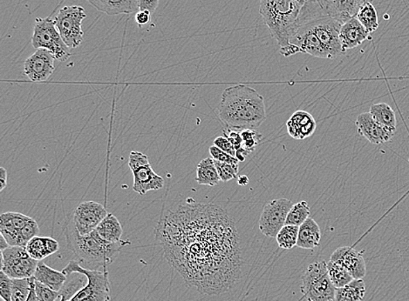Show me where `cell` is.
Here are the masks:
<instances>
[{
	"mask_svg": "<svg viewBox=\"0 0 409 301\" xmlns=\"http://www.w3.org/2000/svg\"><path fill=\"white\" fill-rule=\"evenodd\" d=\"M156 238L167 261L200 293L220 295L240 282V238L236 225L221 207L182 205L160 220Z\"/></svg>",
	"mask_w": 409,
	"mask_h": 301,
	"instance_id": "cell-1",
	"label": "cell"
},
{
	"mask_svg": "<svg viewBox=\"0 0 409 301\" xmlns=\"http://www.w3.org/2000/svg\"><path fill=\"white\" fill-rule=\"evenodd\" d=\"M218 117L227 129H257L267 118L263 96L245 85L228 87L222 94Z\"/></svg>",
	"mask_w": 409,
	"mask_h": 301,
	"instance_id": "cell-2",
	"label": "cell"
},
{
	"mask_svg": "<svg viewBox=\"0 0 409 301\" xmlns=\"http://www.w3.org/2000/svg\"><path fill=\"white\" fill-rule=\"evenodd\" d=\"M63 232L67 248L76 256L77 261L83 268L90 270L107 268L108 265L115 261L122 248L131 245L128 241L118 243L106 241L97 230L81 235L71 214H68L65 221Z\"/></svg>",
	"mask_w": 409,
	"mask_h": 301,
	"instance_id": "cell-3",
	"label": "cell"
},
{
	"mask_svg": "<svg viewBox=\"0 0 409 301\" xmlns=\"http://www.w3.org/2000/svg\"><path fill=\"white\" fill-rule=\"evenodd\" d=\"M304 0H261L259 12L281 48L287 46L299 28Z\"/></svg>",
	"mask_w": 409,
	"mask_h": 301,
	"instance_id": "cell-4",
	"label": "cell"
},
{
	"mask_svg": "<svg viewBox=\"0 0 409 301\" xmlns=\"http://www.w3.org/2000/svg\"><path fill=\"white\" fill-rule=\"evenodd\" d=\"M335 286L331 282L327 263H312L302 277L301 293L308 301H335Z\"/></svg>",
	"mask_w": 409,
	"mask_h": 301,
	"instance_id": "cell-5",
	"label": "cell"
},
{
	"mask_svg": "<svg viewBox=\"0 0 409 301\" xmlns=\"http://www.w3.org/2000/svg\"><path fill=\"white\" fill-rule=\"evenodd\" d=\"M32 44L35 49H45L60 62H65L71 57L70 48L65 44L56 22L49 18H38L34 24Z\"/></svg>",
	"mask_w": 409,
	"mask_h": 301,
	"instance_id": "cell-6",
	"label": "cell"
},
{
	"mask_svg": "<svg viewBox=\"0 0 409 301\" xmlns=\"http://www.w3.org/2000/svg\"><path fill=\"white\" fill-rule=\"evenodd\" d=\"M63 273L79 272L87 276V283L68 301H110V286L107 271L83 268L77 261H71Z\"/></svg>",
	"mask_w": 409,
	"mask_h": 301,
	"instance_id": "cell-7",
	"label": "cell"
},
{
	"mask_svg": "<svg viewBox=\"0 0 409 301\" xmlns=\"http://www.w3.org/2000/svg\"><path fill=\"white\" fill-rule=\"evenodd\" d=\"M86 18L85 9L78 6H65L56 17V28L70 49H76L83 43L84 33L81 26Z\"/></svg>",
	"mask_w": 409,
	"mask_h": 301,
	"instance_id": "cell-8",
	"label": "cell"
},
{
	"mask_svg": "<svg viewBox=\"0 0 409 301\" xmlns=\"http://www.w3.org/2000/svg\"><path fill=\"white\" fill-rule=\"evenodd\" d=\"M306 25L308 26L309 28L318 37L324 50H325L327 59L333 60L345 54L346 52L343 50L340 39L342 22L331 18V17L325 16L313 19Z\"/></svg>",
	"mask_w": 409,
	"mask_h": 301,
	"instance_id": "cell-9",
	"label": "cell"
},
{
	"mask_svg": "<svg viewBox=\"0 0 409 301\" xmlns=\"http://www.w3.org/2000/svg\"><path fill=\"white\" fill-rule=\"evenodd\" d=\"M38 264L25 246H9L1 251V272L11 279L32 278Z\"/></svg>",
	"mask_w": 409,
	"mask_h": 301,
	"instance_id": "cell-10",
	"label": "cell"
},
{
	"mask_svg": "<svg viewBox=\"0 0 409 301\" xmlns=\"http://www.w3.org/2000/svg\"><path fill=\"white\" fill-rule=\"evenodd\" d=\"M293 205L288 198H278L265 204L259 218V230L262 234L267 237H277L278 232L285 225L286 218Z\"/></svg>",
	"mask_w": 409,
	"mask_h": 301,
	"instance_id": "cell-11",
	"label": "cell"
},
{
	"mask_svg": "<svg viewBox=\"0 0 409 301\" xmlns=\"http://www.w3.org/2000/svg\"><path fill=\"white\" fill-rule=\"evenodd\" d=\"M108 214L101 204L94 201H85L71 214L74 224L81 235L90 234L97 230L99 224Z\"/></svg>",
	"mask_w": 409,
	"mask_h": 301,
	"instance_id": "cell-12",
	"label": "cell"
},
{
	"mask_svg": "<svg viewBox=\"0 0 409 301\" xmlns=\"http://www.w3.org/2000/svg\"><path fill=\"white\" fill-rule=\"evenodd\" d=\"M54 57L45 49H38L26 60L24 71L27 78L33 82L47 81L52 76L54 67Z\"/></svg>",
	"mask_w": 409,
	"mask_h": 301,
	"instance_id": "cell-13",
	"label": "cell"
},
{
	"mask_svg": "<svg viewBox=\"0 0 409 301\" xmlns=\"http://www.w3.org/2000/svg\"><path fill=\"white\" fill-rule=\"evenodd\" d=\"M330 261L342 266L350 273L353 279L362 280L367 275V266L363 257V251H357L350 246H342L333 252Z\"/></svg>",
	"mask_w": 409,
	"mask_h": 301,
	"instance_id": "cell-14",
	"label": "cell"
},
{
	"mask_svg": "<svg viewBox=\"0 0 409 301\" xmlns=\"http://www.w3.org/2000/svg\"><path fill=\"white\" fill-rule=\"evenodd\" d=\"M326 16L343 24L356 17L360 9L373 0H318Z\"/></svg>",
	"mask_w": 409,
	"mask_h": 301,
	"instance_id": "cell-15",
	"label": "cell"
},
{
	"mask_svg": "<svg viewBox=\"0 0 409 301\" xmlns=\"http://www.w3.org/2000/svg\"><path fill=\"white\" fill-rule=\"evenodd\" d=\"M356 125L360 135L374 145L390 141L397 132L379 124L370 112H363L358 116Z\"/></svg>",
	"mask_w": 409,
	"mask_h": 301,
	"instance_id": "cell-16",
	"label": "cell"
},
{
	"mask_svg": "<svg viewBox=\"0 0 409 301\" xmlns=\"http://www.w3.org/2000/svg\"><path fill=\"white\" fill-rule=\"evenodd\" d=\"M32 218L19 213L2 214L0 216V234L4 236L10 246H18V238L22 228Z\"/></svg>",
	"mask_w": 409,
	"mask_h": 301,
	"instance_id": "cell-17",
	"label": "cell"
},
{
	"mask_svg": "<svg viewBox=\"0 0 409 301\" xmlns=\"http://www.w3.org/2000/svg\"><path fill=\"white\" fill-rule=\"evenodd\" d=\"M289 135L294 139H305L311 137L317 128L316 121L306 111H297L286 122Z\"/></svg>",
	"mask_w": 409,
	"mask_h": 301,
	"instance_id": "cell-18",
	"label": "cell"
},
{
	"mask_svg": "<svg viewBox=\"0 0 409 301\" xmlns=\"http://www.w3.org/2000/svg\"><path fill=\"white\" fill-rule=\"evenodd\" d=\"M343 50L353 49L366 40H371L370 33L361 25L356 17L344 23L340 33Z\"/></svg>",
	"mask_w": 409,
	"mask_h": 301,
	"instance_id": "cell-19",
	"label": "cell"
},
{
	"mask_svg": "<svg viewBox=\"0 0 409 301\" xmlns=\"http://www.w3.org/2000/svg\"><path fill=\"white\" fill-rule=\"evenodd\" d=\"M134 176L133 190L140 195H144L151 191L162 189L165 186V180L156 174L151 164L132 172Z\"/></svg>",
	"mask_w": 409,
	"mask_h": 301,
	"instance_id": "cell-20",
	"label": "cell"
},
{
	"mask_svg": "<svg viewBox=\"0 0 409 301\" xmlns=\"http://www.w3.org/2000/svg\"><path fill=\"white\" fill-rule=\"evenodd\" d=\"M98 11L108 16L139 12L138 0H87Z\"/></svg>",
	"mask_w": 409,
	"mask_h": 301,
	"instance_id": "cell-21",
	"label": "cell"
},
{
	"mask_svg": "<svg viewBox=\"0 0 409 301\" xmlns=\"http://www.w3.org/2000/svg\"><path fill=\"white\" fill-rule=\"evenodd\" d=\"M31 257L36 261H42L50 255L56 254L60 249L59 242L51 237L36 236L31 239L26 246Z\"/></svg>",
	"mask_w": 409,
	"mask_h": 301,
	"instance_id": "cell-22",
	"label": "cell"
},
{
	"mask_svg": "<svg viewBox=\"0 0 409 301\" xmlns=\"http://www.w3.org/2000/svg\"><path fill=\"white\" fill-rule=\"evenodd\" d=\"M322 230L319 225L312 218H308L299 229L297 246L302 249L313 250L320 244Z\"/></svg>",
	"mask_w": 409,
	"mask_h": 301,
	"instance_id": "cell-23",
	"label": "cell"
},
{
	"mask_svg": "<svg viewBox=\"0 0 409 301\" xmlns=\"http://www.w3.org/2000/svg\"><path fill=\"white\" fill-rule=\"evenodd\" d=\"M34 279L43 285L50 287L51 289L60 292L65 282H67V277L63 272L57 271L56 269L49 268L45 263L39 261Z\"/></svg>",
	"mask_w": 409,
	"mask_h": 301,
	"instance_id": "cell-24",
	"label": "cell"
},
{
	"mask_svg": "<svg viewBox=\"0 0 409 301\" xmlns=\"http://www.w3.org/2000/svg\"><path fill=\"white\" fill-rule=\"evenodd\" d=\"M97 231L106 241L118 243L122 241L124 234L122 227L118 218L112 214H108L104 220L99 224Z\"/></svg>",
	"mask_w": 409,
	"mask_h": 301,
	"instance_id": "cell-25",
	"label": "cell"
},
{
	"mask_svg": "<svg viewBox=\"0 0 409 301\" xmlns=\"http://www.w3.org/2000/svg\"><path fill=\"white\" fill-rule=\"evenodd\" d=\"M197 182L201 186H217L220 182L219 174H218L213 158H206L197 165Z\"/></svg>",
	"mask_w": 409,
	"mask_h": 301,
	"instance_id": "cell-26",
	"label": "cell"
},
{
	"mask_svg": "<svg viewBox=\"0 0 409 301\" xmlns=\"http://www.w3.org/2000/svg\"><path fill=\"white\" fill-rule=\"evenodd\" d=\"M67 275V282L60 291V301H68L87 285V278L84 273L79 272L64 273Z\"/></svg>",
	"mask_w": 409,
	"mask_h": 301,
	"instance_id": "cell-27",
	"label": "cell"
},
{
	"mask_svg": "<svg viewBox=\"0 0 409 301\" xmlns=\"http://www.w3.org/2000/svg\"><path fill=\"white\" fill-rule=\"evenodd\" d=\"M366 294V284L363 280L354 279L345 286L337 289L335 301H362Z\"/></svg>",
	"mask_w": 409,
	"mask_h": 301,
	"instance_id": "cell-28",
	"label": "cell"
},
{
	"mask_svg": "<svg viewBox=\"0 0 409 301\" xmlns=\"http://www.w3.org/2000/svg\"><path fill=\"white\" fill-rule=\"evenodd\" d=\"M369 112L379 124L392 131L397 132V116L390 105L387 103L373 105L370 108Z\"/></svg>",
	"mask_w": 409,
	"mask_h": 301,
	"instance_id": "cell-29",
	"label": "cell"
},
{
	"mask_svg": "<svg viewBox=\"0 0 409 301\" xmlns=\"http://www.w3.org/2000/svg\"><path fill=\"white\" fill-rule=\"evenodd\" d=\"M356 18L370 34L376 32L379 27L377 11L373 3L365 4L357 13Z\"/></svg>",
	"mask_w": 409,
	"mask_h": 301,
	"instance_id": "cell-30",
	"label": "cell"
},
{
	"mask_svg": "<svg viewBox=\"0 0 409 301\" xmlns=\"http://www.w3.org/2000/svg\"><path fill=\"white\" fill-rule=\"evenodd\" d=\"M327 271L330 280L336 289L345 286L354 280L346 268L335 262H327Z\"/></svg>",
	"mask_w": 409,
	"mask_h": 301,
	"instance_id": "cell-31",
	"label": "cell"
},
{
	"mask_svg": "<svg viewBox=\"0 0 409 301\" xmlns=\"http://www.w3.org/2000/svg\"><path fill=\"white\" fill-rule=\"evenodd\" d=\"M299 229V227H296V225H284L276 237L279 248L291 250L294 248L298 242Z\"/></svg>",
	"mask_w": 409,
	"mask_h": 301,
	"instance_id": "cell-32",
	"label": "cell"
},
{
	"mask_svg": "<svg viewBox=\"0 0 409 301\" xmlns=\"http://www.w3.org/2000/svg\"><path fill=\"white\" fill-rule=\"evenodd\" d=\"M310 214H311V209H310L309 205L306 201H301V203L294 204L289 212L285 225L301 227L308 220Z\"/></svg>",
	"mask_w": 409,
	"mask_h": 301,
	"instance_id": "cell-33",
	"label": "cell"
},
{
	"mask_svg": "<svg viewBox=\"0 0 409 301\" xmlns=\"http://www.w3.org/2000/svg\"><path fill=\"white\" fill-rule=\"evenodd\" d=\"M32 278L12 279V301H26L32 287Z\"/></svg>",
	"mask_w": 409,
	"mask_h": 301,
	"instance_id": "cell-34",
	"label": "cell"
},
{
	"mask_svg": "<svg viewBox=\"0 0 409 301\" xmlns=\"http://www.w3.org/2000/svg\"><path fill=\"white\" fill-rule=\"evenodd\" d=\"M40 227L37 222L32 218L20 231L18 238V246H26L31 239L39 236Z\"/></svg>",
	"mask_w": 409,
	"mask_h": 301,
	"instance_id": "cell-35",
	"label": "cell"
},
{
	"mask_svg": "<svg viewBox=\"0 0 409 301\" xmlns=\"http://www.w3.org/2000/svg\"><path fill=\"white\" fill-rule=\"evenodd\" d=\"M242 138H243L244 148L251 153L256 149L259 144L263 139V135L256 131L254 129H247L241 131Z\"/></svg>",
	"mask_w": 409,
	"mask_h": 301,
	"instance_id": "cell-36",
	"label": "cell"
},
{
	"mask_svg": "<svg viewBox=\"0 0 409 301\" xmlns=\"http://www.w3.org/2000/svg\"><path fill=\"white\" fill-rule=\"evenodd\" d=\"M214 162L222 182L226 183L228 181L237 179L238 166L231 165V164L217 162L215 160Z\"/></svg>",
	"mask_w": 409,
	"mask_h": 301,
	"instance_id": "cell-37",
	"label": "cell"
},
{
	"mask_svg": "<svg viewBox=\"0 0 409 301\" xmlns=\"http://www.w3.org/2000/svg\"><path fill=\"white\" fill-rule=\"evenodd\" d=\"M35 292L40 301H56L60 298V293L51 289L35 280Z\"/></svg>",
	"mask_w": 409,
	"mask_h": 301,
	"instance_id": "cell-38",
	"label": "cell"
},
{
	"mask_svg": "<svg viewBox=\"0 0 409 301\" xmlns=\"http://www.w3.org/2000/svg\"><path fill=\"white\" fill-rule=\"evenodd\" d=\"M209 150L211 157H212L215 160H217V162L231 164V165L235 166H238V165H240V162H238L236 157L228 155L227 153L224 152L223 150L218 148L216 146H210Z\"/></svg>",
	"mask_w": 409,
	"mask_h": 301,
	"instance_id": "cell-39",
	"label": "cell"
},
{
	"mask_svg": "<svg viewBox=\"0 0 409 301\" xmlns=\"http://www.w3.org/2000/svg\"><path fill=\"white\" fill-rule=\"evenodd\" d=\"M148 156L143 155L142 153L138 150H132L129 155L128 166L129 169L134 172V171L142 169L143 166L149 165Z\"/></svg>",
	"mask_w": 409,
	"mask_h": 301,
	"instance_id": "cell-40",
	"label": "cell"
},
{
	"mask_svg": "<svg viewBox=\"0 0 409 301\" xmlns=\"http://www.w3.org/2000/svg\"><path fill=\"white\" fill-rule=\"evenodd\" d=\"M0 295L6 301H12V279L3 272L0 273Z\"/></svg>",
	"mask_w": 409,
	"mask_h": 301,
	"instance_id": "cell-41",
	"label": "cell"
},
{
	"mask_svg": "<svg viewBox=\"0 0 409 301\" xmlns=\"http://www.w3.org/2000/svg\"><path fill=\"white\" fill-rule=\"evenodd\" d=\"M214 146L218 147L221 150H223L224 152L228 153L233 157H236V149L233 146V144L231 143L230 140L224 136L217 137V139L214 140Z\"/></svg>",
	"mask_w": 409,
	"mask_h": 301,
	"instance_id": "cell-42",
	"label": "cell"
},
{
	"mask_svg": "<svg viewBox=\"0 0 409 301\" xmlns=\"http://www.w3.org/2000/svg\"><path fill=\"white\" fill-rule=\"evenodd\" d=\"M159 2L160 0H138L139 11H148L154 15Z\"/></svg>",
	"mask_w": 409,
	"mask_h": 301,
	"instance_id": "cell-43",
	"label": "cell"
},
{
	"mask_svg": "<svg viewBox=\"0 0 409 301\" xmlns=\"http://www.w3.org/2000/svg\"><path fill=\"white\" fill-rule=\"evenodd\" d=\"M229 130V133H228V135H226V138L230 140L231 144H233L236 150L241 148V147L243 146L244 143L241 132L237 131V130Z\"/></svg>",
	"mask_w": 409,
	"mask_h": 301,
	"instance_id": "cell-44",
	"label": "cell"
},
{
	"mask_svg": "<svg viewBox=\"0 0 409 301\" xmlns=\"http://www.w3.org/2000/svg\"><path fill=\"white\" fill-rule=\"evenodd\" d=\"M151 13L148 11H139L135 15V22L139 27L146 26L151 19Z\"/></svg>",
	"mask_w": 409,
	"mask_h": 301,
	"instance_id": "cell-45",
	"label": "cell"
},
{
	"mask_svg": "<svg viewBox=\"0 0 409 301\" xmlns=\"http://www.w3.org/2000/svg\"><path fill=\"white\" fill-rule=\"evenodd\" d=\"M8 187V171L4 167L0 169V191H3Z\"/></svg>",
	"mask_w": 409,
	"mask_h": 301,
	"instance_id": "cell-46",
	"label": "cell"
},
{
	"mask_svg": "<svg viewBox=\"0 0 409 301\" xmlns=\"http://www.w3.org/2000/svg\"><path fill=\"white\" fill-rule=\"evenodd\" d=\"M250 155V152L247 149L244 148L243 146L241 148L236 150V158L240 162H244L247 157Z\"/></svg>",
	"mask_w": 409,
	"mask_h": 301,
	"instance_id": "cell-47",
	"label": "cell"
},
{
	"mask_svg": "<svg viewBox=\"0 0 409 301\" xmlns=\"http://www.w3.org/2000/svg\"><path fill=\"white\" fill-rule=\"evenodd\" d=\"M26 301H40L35 292V279H34V277L32 278V287H31L30 293Z\"/></svg>",
	"mask_w": 409,
	"mask_h": 301,
	"instance_id": "cell-48",
	"label": "cell"
},
{
	"mask_svg": "<svg viewBox=\"0 0 409 301\" xmlns=\"http://www.w3.org/2000/svg\"><path fill=\"white\" fill-rule=\"evenodd\" d=\"M249 181L250 180H249V178L247 175H241L240 177H237V183L241 187L247 186V184H249Z\"/></svg>",
	"mask_w": 409,
	"mask_h": 301,
	"instance_id": "cell-49",
	"label": "cell"
},
{
	"mask_svg": "<svg viewBox=\"0 0 409 301\" xmlns=\"http://www.w3.org/2000/svg\"><path fill=\"white\" fill-rule=\"evenodd\" d=\"M9 246H10L8 241H6L4 236L0 234V250H1V251H4V250L8 248Z\"/></svg>",
	"mask_w": 409,
	"mask_h": 301,
	"instance_id": "cell-50",
	"label": "cell"
},
{
	"mask_svg": "<svg viewBox=\"0 0 409 301\" xmlns=\"http://www.w3.org/2000/svg\"><path fill=\"white\" fill-rule=\"evenodd\" d=\"M304 1L308 2V1H311V0H304ZM317 1H318V0H317Z\"/></svg>",
	"mask_w": 409,
	"mask_h": 301,
	"instance_id": "cell-51",
	"label": "cell"
},
{
	"mask_svg": "<svg viewBox=\"0 0 409 301\" xmlns=\"http://www.w3.org/2000/svg\"><path fill=\"white\" fill-rule=\"evenodd\" d=\"M0 301H6V300L4 299H2V298H1V300H0Z\"/></svg>",
	"mask_w": 409,
	"mask_h": 301,
	"instance_id": "cell-52",
	"label": "cell"
}]
</instances>
